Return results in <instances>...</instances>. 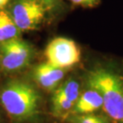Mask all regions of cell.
<instances>
[{
    "mask_svg": "<svg viewBox=\"0 0 123 123\" xmlns=\"http://www.w3.org/2000/svg\"><path fill=\"white\" fill-rule=\"evenodd\" d=\"M74 5L84 7H93L99 3L100 0H70Z\"/></svg>",
    "mask_w": 123,
    "mask_h": 123,
    "instance_id": "12",
    "label": "cell"
},
{
    "mask_svg": "<svg viewBox=\"0 0 123 123\" xmlns=\"http://www.w3.org/2000/svg\"><path fill=\"white\" fill-rule=\"evenodd\" d=\"M65 73L63 69L56 67L49 62L39 64L34 69V81L44 90H52L59 85Z\"/></svg>",
    "mask_w": 123,
    "mask_h": 123,
    "instance_id": "6",
    "label": "cell"
},
{
    "mask_svg": "<svg viewBox=\"0 0 123 123\" xmlns=\"http://www.w3.org/2000/svg\"><path fill=\"white\" fill-rule=\"evenodd\" d=\"M45 6L50 13H58L64 8L62 0H36Z\"/></svg>",
    "mask_w": 123,
    "mask_h": 123,
    "instance_id": "10",
    "label": "cell"
},
{
    "mask_svg": "<svg viewBox=\"0 0 123 123\" xmlns=\"http://www.w3.org/2000/svg\"><path fill=\"white\" fill-rule=\"evenodd\" d=\"M34 49L20 38L0 43V66L6 72L26 68L34 57Z\"/></svg>",
    "mask_w": 123,
    "mask_h": 123,
    "instance_id": "4",
    "label": "cell"
},
{
    "mask_svg": "<svg viewBox=\"0 0 123 123\" xmlns=\"http://www.w3.org/2000/svg\"><path fill=\"white\" fill-rule=\"evenodd\" d=\"M45 56L51 65L61 69L70 68L79 62L81 52L73 40L64 37H58L46 46Z\"/></svg>",
    "mask_w": 123,
    "mask_h": 123,
    "instance_id": "5",
    "label": "cell"
},
{
    "mask_svg": "<svg viewBox=\"0 0 123 123\" xmlns=\"http://www.w3.org/2000/svg\"><path fill=\"white\" fill-rule=\"evenodd\" d=\"M0 67H1V66H0Z\"/></svg>",
    "mask_w": 123,
    "mask_h": 123,
    "instance_id": "14",
    "label": "cell"
},
{
    "mask_svg": "<svg viewBox=\"0 0 123 123\" xmlns=\"http://www.w3.org/2000/svg\"><path fill=\"white\" fill-rule=\"evenodd\" d=\"M9 2H10V0H0V9L6 6V5L9 3Z\"/></svg>",
    "mask_w": 123,
    "mask_h": 123,
    "instance_id": "13",
    "label": "cell"
},
{
    "mask_svg": "<svg viewBox=\"0 0 123 123\" xmlns=\"http://www.w3.org/2000/svg\"><path fill=\"white\" fill-rule=\"evenodd\" d=\"M103 105V98L97 90L90 89L82 93L78 98L73 112L76 114H87Z\"/></svg>",
    "mask_w": 123,
    "mask_h": 123,
    "instance_id": "7",
    "label": "cell"
},
{
    "mask_svg": "<svg viewBox=\"0 0 123 123\" xmlns=\"http://www.w3.org/2000/svg\"><path fill=\"white\" fill-rule=\"evenodd\" d=\"M87 83L102 95L105 113L114 121L123 122L122 78L108 69L96 68L88 74Z\"/></svg>",
    "mask_w": 123,
    "mask_h": 123,
    "instance_id": "2",
    "label": "cell"
},
{
    "mask_svg": "<svg viewBox=\"0 0 123 123\" xmlns=\"http://www.w3.org/2000/svg\"><path fill=\"white\" fill-rule=\"evenodd\" d=\"M0 102L14 122H26L35 118L38 114L40 94L30 83L13 79L2 86Z\"/></svg>",
    "mask_w": 123,
    "mask_h": 123,
    "instance_id": "1",
    "label": "cell"
},
{
    "mask_svg": "<svg viewBox=\"0 0 123 123\" xmlns=\"http://www.w3.org/2000/svg\"><path fill=\"white\" fill-rule=\"evenodd\" d=\"M73 123H106L102 117L93 114H78L72 120Z\"/></svg>",
    "mask_w": 123,
    "mask_h": 123,
    "instance_id": "11",
    "label": "cell"
},
{
    "mask_svg": "<svg viewBox=\"0 0 123 123\" xmlns=\"http://www.w3.org/2000/svg\"><path fill=\"white\" fill-rule=\"evenodd\" d=\"M21 32L8 11L0 10V43L20 38Z\"/></svg>",
    "mask_w": 123,
    "mask_h": 123,
    "instance_id": "8",
    "label": "cell"
},
{
    "mask_svg": "<svg viewBox=\"0 0 123 123\" xmlns=\"http://www.w3.org/2000/svg\"><path fill=\"white\" fill-rule=\"evenodd\" d=\"M47 12L45 6L36 0H12L8 11L22 32L38 29Z\"/></svg>",
    "mask_w": 123,
    "mask_h": 123,
    "instance_id": "3",
    "label": "cell"
},
{
    "mask_svg": "<svg viewBox=\"0 0 123 123\" xmlns=\"http://www.w3.org/2000/svg\"><path fill=\"white\" fill-rule=\"evenodd\" d=\"M79 96L80 87L78 82L74 79H69L58 86L52 98L66 100L75 105Z\"/></svg>",
    "mask_w": 123,
    "mask_h": 123,
    "instance_id": "9",
    "label": "cell"
}]
</instances>
